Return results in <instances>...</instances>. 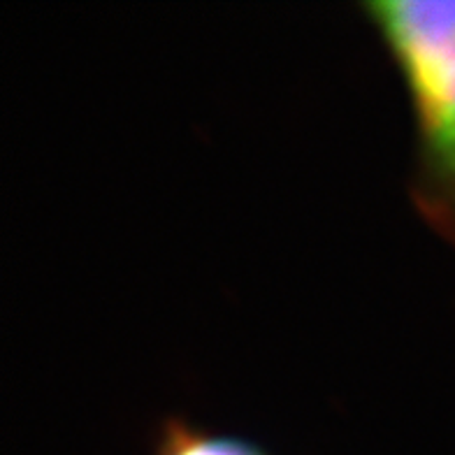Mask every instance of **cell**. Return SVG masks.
Masks as SVG:
<instances>
[{"label":"cell","instance_id":"7a4b0ae2","mask_svg":"<svg viewBox=\"0 0 455 455\" xmlns=\"http://www.w3.org/2000/svg\"><path fill=\"white\" fill-rule=\"evenodd\" d=\"M154 455H267L251 439L193 426L186 419H168L154 443Z\"/></svg>","mask_w":455,"mask_h":455},{"label":"cell","instance_id":"6da1fadb","mask_svg":"<svg viewBox=\"0 0 455 455\" xmlns=\"http://www.w3.org/2000/svg\"><path fill=\"white\" fill-rule=\"evenodd\" d=\"M363 12L411 102L413 203L455 240V0H379Z\"/></svg>","mask_w":455,"mask_h":455}]
</instances>
